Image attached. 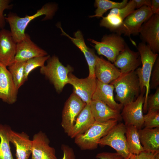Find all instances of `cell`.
Masks as SVG:
<instances>
[{
    "label": "cell",
    "mask_w": 159,
    "mask_h": 159,
    "mask_svg": "<svg viewBox=\"0 0 159 159\" xmlns=\"http://www.w3.org/2000/svg\"><path fill=\"white\" fill-rule=\"evenodd\" d=\"M56 8L53 4H48L44 5L34 14L24 17H20L13 13H9L5 17L6 21L9 23L10 32L13 39L17 43L25 38L26 34L25 30L31 21L42 15L45 16L43 20L51 19L54 15Z\"/></svg>",
    "instance_id": "6da1fadb"
},
{
    "label": "cell",
    "mask_w": 159,
    "mask_h": 159,
    "mask_svg": "<svg viewBox=\"0 0 159 159\" xmlns=\"http://www.w3.org/2000/svg\"><path fill=\"white\" fill-rule=\"evenodd\" d=\"M110 84L116 93L115 99L123 106L135 100L140 92L139 81L135 71L121 74Z\"/></svg>",
    "instance_id": "7a4b0ae2"
},
{
    "label": "cell",
    "mask_w": 159,
    "mask_h": 159,
    "mask_svg": "<svg viewBox=\"0 0 159 159\" xmlns=\"http://www.w3.org/2000/svg\"><path fill=\"white\" fill-rule=\"evenodd\" d=\"M137 49L140 54L142 66L135 71L139 81L140 91L144 87L145 88V99L143 106V111L145 113L147 112V100L150 92L151 74L158 54L154 53L149 46L143 42L139 43Z\"/></svg>",
    "instance_id": "3957f363"
},
{
    "label": "cell",
    "mask_w": 159,
    "mask_h": 159,
    "mask_svg": "<svg viewBox=\"0 0 159 159\" xmlns=\"http://www.w3.org/2000/svg\"><path fill=\"white\" fill-rule=\"evenodd\" d=\"M112 119L103 122L94 123L83 134L74 138V143L82 150H93L97 148L98 142L118 123Z\"/></svg>",
    "instance_id": "277c9868"
},
{
    "label": "cell",
    "mask_w": 159,
    "mask_h": 159,
    "mask_svg": "<svg viewBox=\"0 0 159 159\" xmlns=\"http://www.w3.org/2000/svg\"><path fill=\"white\" fill-rule=\"evenodd\" d=\"M69 65L64 66L56 56H53L47 60V64L41 67L40 72L53 84L56 91H61L68 84V74L73 71Z\"/></svg>",
    "instance_id": "5b68a950"
},
{
    "label": "cell",
    "mask_w": 159,
    "mask_h": 159,
    "mask_svg": "<svg viewBox=\"0 0 159 159\" xmlns=\"http://www.w3.org/2000/svg\"><path fill=\"white\" fill-rule=\"evenodd\" d=\"M88 40L93 44L92 46L99 55L104 56L109 61L113 63L119 53L127 45L121 35L116 33L104 35L100 42L91 39Z\"/></svg>",
    "instance_id": "8992f818"
},
{
    "label": "cell",
    "mask_w": 159,
    "mask_h": 159,
    "mask_svg": "<svg viewBox=\"0 0 159 159\" xmlns=\"http://www.w3.org/2000/svg\"><path fill=\"white\" fill-rule=\"evenodd\" d=\"M126 126L117 123L98 142L100 145L109 146L126 159L132 154L129 151L126 136Z\"/></svg>",
    "instance_id": "52a82bcc"
},
{
    "label": "cell",
    "mask_w": 159,
    "mask_h": 159,
    "mask_svg": "<svg viewBox=\"0 0 159 159\" xmlns=\"http://www.w3.org/2000/svg\"><path fill=\"white\" fill-rule=\"evenodd\" d=\"M145 91V88L144 87L135 100L123 106L120 114L126 126H133L139 130L143 125V106Z\"/></svg>",
    "instance_id": "ba28073f"
},
{
    "label": "cell",
    "mask_w": 159,
    "mask_h": 159,
    "mask_svg": "<svg viewBox=\"0 0 159 159\" xmlns=\"http://www.w3.org/2000/svg\"><path fill=\"white\" fill-rule=\"evenodd\" d=\"M153 14L150 7L147 6L135 10L125 19L116 33L129 37L138 34L143 24Z\"/></svg>",
    "instance_id": "9c48e42d"
},
{
    "label": "cell",
    "mask_w": 159,
    "mask_h": 159,
    "mask_svg": "<svg viewBox=\"0 0 159 159\" xmlns=\"http://www.w3.org/2000/svg\"><path fill=\"white\" fill-rule=\"evenodd\" d=\"M86 104L73 92L65 103L62 114L61 126L68 135L76 119Z\"/></svg>",
    "instance_id": "30bf717a"
},
{
    "label": "cell",
    "mask_w": 159,
    "mask_h": 159,
    "mask_svg": "<svg viewBox=\"0 0 159 159\" xmlns=\"http://www.w3.org/2000/svg\"><path fill=\"white\" fill-rule=\"evenodd\" d=\"M135 9L134 0H130L123 8L111 9L106 16L102 17L100 26L116 33L121 27L125 19Z\"/></svg>",
    "instance_id": "8fae6325"
},
{
    "label": "cell",
    "mask_w": 159,
    "mask_h": 159,
    "mask_svg": "<svg viewBox=\"0 0 159 159\" xmlns=\"http://www.w3.org/2000/svg\"><path fill=\"white\" fill-rule=\"evenodd\" d=\"M142 42L155 53L159 52V14H153L142 25L139 33Z\"/></svg>",
    "instance_id": "7c38bea8"
},
{
    "label": "cell",
    "mask_w": 159,
    "mask_h": 159,
    "mask_svg": "<svg viewBox=\"0 0 159 159\" xmlns=\"http://www.w3.org/2000/svg\"><path fill=\"white\" fill-rule=\"evenodd\" d=\"M68 84L73 87V92L86 104L90 105L96 87V78L80 79L71 73L68 75Z\"/></svg>",
    "instance_id": "4fadbf2b"
},
{
    "label": "cell",
    "mask_w": 159,
    "mask_h": 159,
    "mask_svg": "<svg viewBox=\"0 0 159 159\" xmlns=\"http://www.w3.org/2000/svg\"><path fill=\"white\" fill-rule=\"evenodd\" d=\"M32 141V159H57L55 150L50 146L45 133L40 131L35 134Z\"/></svg>",
    "instance_id": "5bb4252c"
},
{
    "label": "cell",
    "mask_w": 159,
    "mask_h": 159,
    "mask_svg": "<svg viewBox=\"0 0 159 159\" xmlns=\"http://www.w3.org/2000/svg\"><path fill=\"white\" fill-rule=\"evenodd\" d=\"M17 90L6 67L0 63V99L9 104L17 100Z\"/></svg>",
    "instance_id": "9a60e30c"
},
{
    "label": "cell",
    "mask_w": 159,
    "mask_h": 159,
    "mask_svg": "<svg viewBox=\"0 0 159 159\" xmlns=\"http://www.w3.org/2000/svg\"><path fill=\"white\" fill-rule=\"evenodd\" d=\"M16 44L10 31L0 30V63L7 67L14 62Z\"/></svg>",
    "instance_id": "2e32d148"
},
{
    "label": "cell",
    "mask_w": 159,
    "mask_h": 159,
    "mask_svg": "<svg viewBox=\"0 0 159 159\" xmlns=\"http://www.w3.org/2000/svg\"><path fill=\"white\" fill-rule=\"evenodd\" d=\"M47 55V52L35 44L26 34L24 39L16 44L14 62H24L33 58Z\"/></svg>",
    "instance_id": "e0dca14e"
},
{
    "label": "cell",
    "mask_w": 159,
    "mask_h": 159,
    "mask_svg": "<svg viewBox=\"0 0 159 159\" xmlns=\"http://www.w3.org/2000/svg\"><path fill=\"white\" fill-rule=\"evenodd\" d=\"M114 64L121 74L135 71L141 64L140 54L138 52L131 50L127 45L117 55Z\"/></svg>",
    "instance_id": "ac0fdd59"
},
{
    "label": "cell",
    "mask_w": 159,
    "mask_h": 159,
    "mask_svg": "<svg viewBox=\"0 0 159 159\" xmlns=\"http://www.w3.org/2000/svg\"><path fill=\"white\" fill-rule=\"evenodd\" d=\"M121 74L119 69L114 64L104 59L97 57L95 69V74L97 80L106 84L110 83Z\"/></svg>",
    "instance_id": "d6986e66"
},
{
    "label": "cell",
    "mask_w": 159,
    "mask_h": 159,
    "mask_svg": "<svg viewBox=\"0 0 159 159\" xmlns=\"http://www.w3.org/2000/svg\"><path fill=\"white\" fill-rule=\"evenodd\" d=\"M62 32V34L68 37L83 54L88 65L89 69L88 77L96 78L95 74V69L97 56L94 50L88 47L86 44L83 36L81 32L79 30L75 32L74 37H72L65 33L60 27Z\"/></svg>",
    "instance_id": "ffe728a7"
},
{
    "label": "cell",
    "mask_w": 159,
    "mask_h": 159,
    "mask_svg": "<svg viewBox=\"0 0 159 159\" xmlns=\"http://www.w3.org/2000/svg\"><path fill=\"white\" fill-rule=\"evenodd\" d=\"M96 87L92 100L101 101L111 108L120 111L123 106L115 101L113 92L114 88L111 84L103 83L96 79Z\"/></svg>",
    "instance_id": "44dd1931"
},
{
    "label": "cell",
    "mask_w": 159,
    "mask_h": 159,
    "mask_svg": "<svg viewBox=\"0 0 159 159\" xmlns=\"http://www.w3.org/2000/svg\"><path fill=\"white\" fill-rule=\"evenodd\" d=\"M92 113L96 122H103L114 119L122 120L120 111L114 110L103 102L92 100L90 104Z\"/></svg>",
    "instance_id": "7402d4cb"
},
{
    "label": "cell",
    "mask_w": 159,
    "mask_h": 159,
    "mask_svg": "<svg viewBox=\"0 0 159 159\" xmlns=\"http://www.w3.org/2000/svg\"><path fill=\"white\" fill-rule=\"evenodd\" d=\"M10 142L16 149V159H28L31 154L32 141L29 136L24 132H17L11 131Z\"/></svg>",
    "instance_id": "603a6c76"
},
{
    "label": "cell",
    "mask_w": 159,
    "mask_h": 159,
    "mask_svg": "<svg viewBox=\"0 0 159 159\" xmlns=\"http://www.w3.org/2000/svg\"><path fill=\"white\" fill-rule=\"evenodd\" d=\"M95 122L90 104H86L77 117L71 130L67 135L72 138L84 133Z\"/></svg>",
    "instance_id": "cb8c5ba5"
},
{
    "label": "cell",
    "mask_w": 159,
    "mask_h": 159,
    "mask_svg": "<svg viewBox=\"0 0 159 159\" xmlns=\"http://www.w3.org/2000/svg\"><path fill=\"white\" fill-rule=\"evenodd\" d=\"M138 133L144 151L152 153L159 152V127H145L138 130Z\"/></svg>",
    "instance_id": "d4e9b609"
},
{
    "label": "cell",
    "mask_w": 159,
    "mask_h": 159,
    "mask_svg": "<svg viewBox=\"0 0 159 159\" xmlns=\"http://www.w3.org/2000/svg\"><path fill=\"white\" fill-rule=\"evenodd\" d=\"M126 136L130 153L137 155L144 151L140 142L138 130L135 127L126 126Z\"/></svg>",
    "instance_id": "484cf974"
},
{
    "label": "cell",
    "mask_w": 159,
    "mask_h": 159,
    "mask_svg": "<svg viewBox=\"0 0 159 159\" xmlns=\"http://www.w3.org/2000/svg\"><path fill=\"white\" fill-rule=\"evenodd\" d=\"M11 130L8 126L0 124V159H14L9 144Z\"/></svg>",
    "instance_id": "4316f807"
},
{
    "label": "cell",
    "mask_w": 159,
    "mask_h": 159,
    "mask_svg": "<svg viewBox=\"0 0 159 159\" xmlns=\"http://www.w3.org/2000/svg\"><path fill=\"white\" fill-rule=\"evenodd\" d=\"M128 2L127 0H123L121 2H116L109 0H96L95 5L97 9L94 15L89 16L90 18L103 17V15L107 10L117 8L124 7Z\"/></svg>",
    "instance_id": "83f0119b"
},
{
    "label": "cell",
    "mask_w": 159,
    "mask_h": 159,
    "mask_svg": "<svg viewBox=\"0 0 159 159\" xmlns=\"http://www.w3.org/2000/svg\"><path fill=\"white\" fill-rule=\"evenodd\" d=\"M25 62H14L8 67L15 85L18 90L26 81L24 75Z\"/></svg>",
    "instance_id": "f1b7e54d"
},
{
    "label": "cell",
    "mask_w": 159,
    "mask_h": 159,
    "mask_svg": "<svg viewBox=\"0 0 159 159\" xmlns=\"http://www.w3.org/2000/svg\"><path fill=\"white\" fill-rule=\"evenodd\" d=\"M50 57L49 55L35 57L30 59L25 62L24 75L25 80L28 79L29 74L33 70L39 67L44 65L45 62Z\"/></svg>",
    "instance_id": "f546056e"
},
{
    "label": "cell",
    "mask_w": 159,
    "mask_h": 159,
    "mask_svg": "<svg viewBox=\"0 0 159 159\" xmlns=\"http://www.w3.org/2000/svg\"><path fill=\"white\" fill-rule=\"evenodd\" d=\"M144 124L145 127L153 128L159 127V110L147 112L144 115Z\"/></svg>",
    "instance_id": "4dcf8cb0"
},
{
    "label": "cell",
    "mask_w": 159,
    "mask_h": 159,
    "mask_svg": "<svg viewBox=\"0 0 159 159\" xmlns=\"http://www.w3.org/2000/svg\"><path fill=\"white\" fill-rule=\"evenodd\" d=\"M147 109L148 112H151L159 110V87L156 89L154 94L148 96Z\"/></svg>",
    "instance_id": "1f68e13d"
},
{
    "label": "cell",
    "mask_w": 159,
    "mask_h": 159,
    "mask_svg": "<svg viewBox=\"0 0 159 159\" xmlns=\"http://www.w3.org/2000/svg\"><path fill=\"white\" fill-rule=\"evenodd\" d=\"M159 85V57L157 58L151 72L150 89H156Z\"/></svg>",
    "instance_id": "d6a6232c"
},
{
    "label": "cell",
    "mask_w": 159,
    "mask_h": 159,
    "mask_svg": "<svg viewBox=\"0 0 159 159\" xmlns=\"http://www.w3.org/2000/svg\"><path fill=\"white\" fill-rule=\"evenodd\" d=\"M9 0H0V29H4L5 25V17L4 15V12L6 9H11L12 5L10 4Z\"/></svg>",
    "instance_id": "836d02e7"
},
{
    "label": "cell",
    "mask_w": 159,
    "mask_h": 159,
    "mask_svg": "<svg viewBox=\"0 0 159 159\" xmlns=\"http://www.w3.org/2000/svg\"><path fill=\"white\" fill-rule=\"evenodd\" d=\"M96 158L97 159H125L117 153L102 152L97 153Z\"/></svg>",
    "instance_id": "e575fe53"
},
{
    "label": "cell",
    "mask_w": 159,
    "mask_h": 159,
    "mask_svg": "<svg viewBox=\"0 0 159 159\" xmlns=\"http://www.w3.org/2000/svg\"><path fill=\"white\" fill-rule=\"evenodd\" d=\"M61 149L63 153V156L61 159H76L73 149L67 145H62Z\"/></svg>",
    "instance_id": "d590c367"
},
{
    "label": "cell",
    "mask_w": 159,
    "mask_h": 159,
    "mask_svg": "<svg viewBox=\"0 0 159 159\" xmlns=\"http://www.w3.org/2000/svg\"><path fill=\"white\" fill-rule=\"evenodd\" d=\"M155 153L144 151L138 155H135V157L136 159H154Z\"/></svg>",
    "instance_id": "8d00e7d4"
},
{
    "label": "cell",
    "mask_w": 159,
    "mask_h": 159,
    "mask_svg": "<svg viewBox=\"0 0 159 159\" xmlns=\"http://www.w3.org/2000/svg\"><path fill=\"white\" fill-rule=\"evenodd\" d=\"M135 3L136 9H139L144 6H147L150 7L151 0H134Z\"/></svg>",
    "instance_id": "74e56055"
},
{
    "label": "cell",
    "mask_w": 159,
    "mask_h": 159,
    "mask_svg": "<svg viewBox=\"0 0 159 159\" xmlns=\"http://www.w3.org/2000/svg\"><path fill=\"white\" fill-rule=\"evenodd\" d=\"M150 8L153 14H159V0H151Z\"/></svg>",
    "instance_id": "f35d334b"
},
{
    "label": "cell",
    "mask_w": 159,
    "mask_h": 159,
    "mask_svg": "<svg viewBox=\"0 0 159 159\" xmlns=\"http://www.w3.org/2000/svg\"><path fill=\"white\" fill-rule=\"evenodd\" d=\"M154 159H159V152H155L154 154Z\"/></svg>",
    "instance_id": "ab89813d"
},
{
    "label": "cell",
    "mask_w": 159,
    "mask_h": 159,
    "mask_svg": "<svg viewBox=\"0 0 159 159\" xmlns=\"http://www.w3.org/2000/svg\"><path fill=\"white\" fill-rule=\"evenodd\" d=\"M135 155H136L132 154L126 159H136L135 157Z\"/></svg>",
    "instance_id": "60d3db41"
}]
</instances>
